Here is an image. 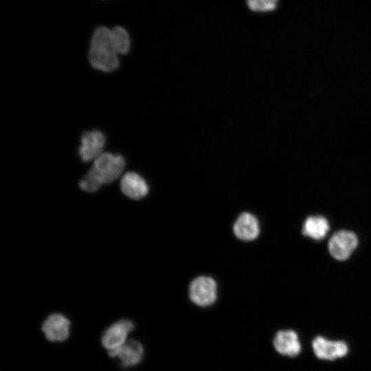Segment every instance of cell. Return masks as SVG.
I'll list each match as a JSON object with an SVG mask.
<instances>
[{"label": "cell", "instance_id": "cell-1", "mask_svg": "<svg viewBox=\"0 0 371 371\" xmlns=\"http://www.w3.org/2000/svg\"><path fill=\"white\" fill-rule=\"evenodd\" d=\"M118 54L112 30L104 26L97 27L91 37L89 51L91 65L104 72L113 71L119 67Z\"/></svg>", "mask_w": 371, "mask_h": 371}, {"label": "cell", "instance_id": "cell-2", "mask_svg": "<svg viewBox=\"0 0 371 371\" xmlns=\"http://www.w3.org/2000/svg\"><path fill=\"white\" fill-rule=\"evenodd\" d=\"M125 159L121 155L102 153L93 162L88 172L101 185L113 182L122 174Z\"/></svg>", "mask_w": 371, "mask_h": 371}, {"label": "cell", "instance_id": "cell-3", "mask_svg": "<svg viewBox=\"0 0 371 371\" xmlns=\"http://www.w3.org/2000/svg\"><path fill=\"white\" fill-rule=\"evenodd\" d=\"M189 296L191 301L201 307L214 303L217 297V284L211 277L201 276L194 278L190 284Z\"/></svg>", "mask_w": 371, "mask_h": 371}, {"label": "cell", "instance_id": "cell-4", "mask_svg": "<svg viewBox=\"0 0 371 371\" xmlns=\"http://www.w3.org/2000/svg\"><path fill=\"white\" fill-rule=\"evenodd\" d=\"M358 245V238L350 231L339 230L330 238L328 248L330 255L339 260L348 259Z\"/></svg>", "mask_w": 371, "mask_h": 371}, {"label": "cell", "instance_id": "cell-5", "mask_svg": "<svg viewBox=\"0 0 371 371\" xmlns=\"http://www.w3.org/2000/svg\"><path fill=\"white\" fill-rule=\"evenodd\" d=\"M134 328V324L130 319H120L109 326L102 334L101 343L108 351L122 346L126 341L129 333Z\"/></svg>", "mask_w": 371, "mask_h": 371}, {"label": "cell", "instance_id": "cell-6", "mask_svg": "<svg viewBox=\"0 0 371 371\" xmlns=\"http://www.w3.org/2000/svg\"><path fill=\"white\" fill-rule=\"evenodd\" d=\"M70 326V321L65 315L53 313L44 321L42 331L48 341L62 342L69 337Z\"/></svg>", "mask_w": 371, "mask_h": 371}, {"label": "cell", "instance_id": "cell-7", "mask_svg": "<svg viewBox=\"0 0 371 371\" xmlns=\"http://www.w3.org/2000/svg\"><path fill=\"white\" fill-rule=\"evenodd\" d=\"M105 137L101 131L94 130L84 133L78 149L81 159L85 162L95 160L103 153Z\"/></svg>", "mask_w": 371, "mask_h": 371}, {"label": "cell", "instance_id": "cell-8", "mask_svg": "<svg viewBox=\"0 0 371 371\" xmlns=\"http://www.w3.org/2000/svg\"><path fill=\"white\" fill-rule=\"evenodd\" d=\"M109 356L117 357L124 368H129L139 364L143 358L144 347L136 340L126 341L122 346L108 351Z\"/></svg>", "mask_w": 371, "mask_h": 371}, {"label": "cell", "instance_id": "cell-9", "mask_svg": "<svg viewBox=\"0 0 371 371\" xmlns=\"http://www.w3.org/2000/svg\"><path fill=\"white\" fill-rule=\"evenodd\" d=\"M312 346L318 358L326 360H333L338 357H344L348 351L346 342L330 341L321 336L314 339Z\"/></svg>", "mask_w": 371, "mask_h": 371}, {"label": "cell", "instance_id": "cell-10", "mask_svg": "<svg viewBox=\"0 0 371 371\" xmlns=\"http://www.w3.org/2000/svg\"><path fill=\"white\" fill-rule=\"evenodd\" d=\"M120 188L127 197L139 200L146 196L149 188L146 180L136 172L125 173L121 179Z\"/></svg>", "mask_w": 371, "mask_h": 371}, {"label": "cell", "instance_id": "cell-11", "mask_svg": "<svg viewBox=\"0 0 371 371\" xmlns=\"http://www.w3.org/2000/svg\"><path fill=\"white\" fill-rule=\"evenodd\" d=\"M233 232L234 235L241 240H254L260 234L258 221L254 215L249 212H243L236 220L233 225Z\"/></svg>", "mask_w": 371, "mask_h": 371}, {"label": "cell", "instance_id": "cell-12", "mask_svg": "<svg viewBox=\"0 0 371 371\" xmlns=\"http://www.w3.org/2000/svg\"><path fill=\"white\" fill-rule=\"evenodd\" d=\"M273 346L280 354L291 357L297 356L301 351L297 334L292 330L278 331L274 337Z\"/></svg>", "mask_w": 371, "mask_h": 371}, {"label": "cell", "instance_id": "cell-13", "mask_svg": "<svg viewBox=\"0 0 371 371\" xmlns=\"http://www.w3.org/2000/svg\"><path fill=\"white\" fill-rule=\"evenodd\" d=\"M329 230V223L326 218L322 216L308 217L303 225L304 235L314 240H321L326 236Z\"/></svg>", "mask_w": 371, "mask_h": 371}, {"label": "cell", "instance_id": "cell-14", "mask_svg": "<svg viewBox=\"0 0 371 371\" xmlns=\"http://www.w3.org/2000/svg\"><path fill=\"white\" fill-rule=\"evenodd\" d=\"M111 30L120 54H126L130 49L131 45L127 31L120 26H115Z\"/></svg>", "mask_w": 371, "mask_h": 371}, {"label": "cell", "instance_id": "cell-15", "mask_svg": "<svg viewBox=\"0 0 371 371\" xmlns=\"http://www.w3.org/2000/svg\"><path fill=\"white\" fill-rule=\"evenodd\" d=\"M278 0H246L249 10L254 12H269L275 10Z\"/></svg>", "mask_w": 371, "mask_h": 371}]
</instances>
